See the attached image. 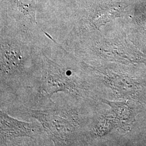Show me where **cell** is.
<instances>
[{
  "instance_id": "6da1fadb",
  "label": "cell",
  "mask_w": 146,
  "mask_h": 146,
  "mask_svg": "<svg viewBox=\"0 0 146 146\" xmlns=\"http://www.w3.org/2000/svg\"><path fill=\"white\" fill-rule=\"evenodd\" d=\"M26 110L27 115L41 123L55 146L84 143L85 119L77 108L54 106L47 110Z\"/></svg>"
},
{
  "instance_id": "7a4b0ae2",
  "label": "cell",
  "mask_w": 146,
  "mask_h": 146,
  "mask_svg": "<svg viewBox=\"0 0 146 146\" xmlns=\"http://www.w3.org/2000/svg\"><path fill=\"white\" fill-rule=\"evenodd\" d=\"M20 45L11 41H1V87L5 86L11 90L29 78L41 75L43 59L34 58Z\"/></svg>"
},
{
  "instance_id": "3957f363",
  "label": "cell",
  "mask_w": 146,
  "mask_h": 146,
  "mask_svg": "<svg viewBox=\"0 0 146 146\" xmlns=\"http://www.w3.org/2000/svg\"><path fill=\"white\" fill-rule=\"evenodd\" d=\"M42 59V73L38 85L42 96L52 101L51 97L54 94L62 92L75 100L85 99L89 92L88 85L76 69L55 62L46 55H43Z\"/></svg>"
},
{
  "instance_id": "277c9868",
  "label": "cell",
  "mask_w": 146,
  "mask_h": 146,
  "mask_svg": "<svg viewBox=\"0 0 146 146\" xmlns=\"http://www.w3.org/2000/svg\"><path fill=\"white\" fill-rule=\"evenodd\" d=\"M43 128L36 123H28L11 117L3 110L0 111L1 145L17 138L29 137L36 140Z\"/></svg>"
}]
</instances>
